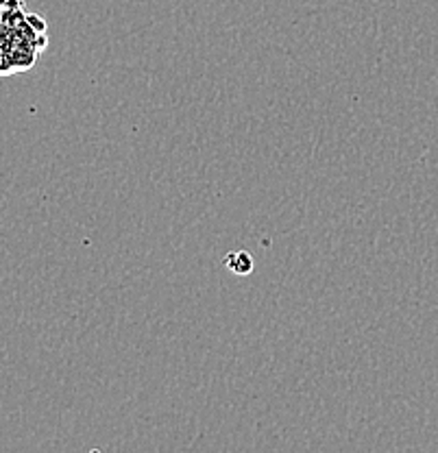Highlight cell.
<instances>
[{
	"label": "cell",
	"instance_id": "6da1fadb",
	"mask_svg": "<svg viewBox=\"0 0 438 453\" xmlns=\"http://www.w3.org/2000/svg\"><path fill=\"white\" fill-rule=\"evenodd\" d=\"M225 266H227L232 273H235V275H249V273L253 271V259L249 253L235 251L225 257Z\"/></svg>",
	"mask_w": 438,
	"mask_h": 453
}]
</instances>
